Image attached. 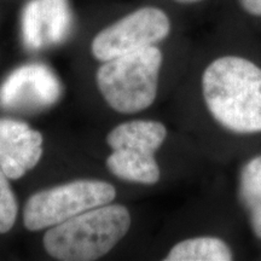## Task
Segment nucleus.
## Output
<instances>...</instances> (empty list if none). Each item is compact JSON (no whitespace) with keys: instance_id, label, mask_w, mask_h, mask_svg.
Listing matches in <instances>:
<instances>
[{"instance_id":"obj_13","label":"nucleus","mask_w":261,"mask_h":261,"mask_svg":"<svg viewBox=\"0 0 261 261\" xmlns=\"http://www.w3.org/2000/svg\"><path fill=\"white\" fill-rule=\"evenodd\" d=\"M233 4L248 18L261 21V0H233Z\"/></svg>"},{"instance_id":"obj_10","label":"nucleus","mask_w":261,"mask_h":261,"mask_svg":"<svg viewBox=\"0 0 261 261\" xmlns=\"http://www.w3.org/2000/svg\"><path fill=\"white\" fill-rule=\"evenodd\" d=\"M237 194L253 234L261 241V154L247 160L241 167Z\"/></svg>"},{"instance_id":"obj_7","label":"nucleus","mask_w":261,"mask_h":261,"mask_svg":"<svg viewBox=\"0 0 261 261\" xmlns=\"http://www.w3.org/2000/svg\"><path fill=\"white\" fill-rule=\"evenodd\" d=\"M61 84L50 68L29 64L9 75L0 87V108L14 112H38L57 102Z\"/></svg>"},{"instance_id":"obj_5","label":"nucleus","mask_w":261,"mask_h":261,"mask_svg":"<svg viewBox=\"0 0 261 261\" xmlns=\"http://www.w3.org/2000/svg\"><path fill=\"white\" fill-rule=\"evenodd\" d=\"M116 189L102 180H76L39 191L28 198L24 226L31 231L52 227L84 212L115 200Z\"/></svg>"},{"instance_id":"obj_1","label":"nucleus","mask_w":261,"mask_h":261,"mask_svg":"<svg viewBox=\"0 0 261 261\" xmlns=\"http://www.w3.org/2000/svg\"><path fill=\"white\" fill-rule=\"evenodd\" d=\"M201 93L207 113L237 136L261 135V65L240 54H221L204 67Z\"/></svg>"},{"instance_id":"obj_9","label":"nucleus","mask_w":261,"mask_h":261,"mask_svg":"<svg viewBox=\"0 0 261 261\" xmlns=\"http://www.w3.org/2000/svg\"><path fill=\"white\" fill-rule=\"evenodd\" d=\"M70 28L65 0H33L23 14V38L28 48L39 50L63 41Z\"/></svg>"},{"instance_id":"obj_2","label":"nucleus","mask_w":261,"mask_h":261,"mask_svg":"<svg viewBox=\"0 0 261 261\" xmlns=\"http://www.w3.org/2000/svg\"><path fill=\"white\" fill-rule=\"evenodd\" d=\"M130 224L132 218L125 205L104 204L48 228L44 247L57 260H97L116 247Z\"/></svg>"},{"instance_id":"obj_14","label":"nucleus","mask_w":261,"mask_h":261,"mask_svg":"<svg viewBox=\"0 0 261 261\" xmlns=\"http://www.w3.org/2000/svg\"><path fill=\"white\" fill-rule=\"evenodd\" d=\"M174 4L180 5L182 8H191V6H197L208 3L210 0H171Z\"/></svg>"},{"instance_id":"obj_11","label":"nucleus","mask_w":261,"mask_h":261,"mask_svg":"<svg viewBox=\"0 0 261 261\" xmlns=\"http://www.w3.org/2000/svg\"><path fill=\"white\" fill-rule=\"evenodd\" d=\"M234 253L226 241L217 236L189 237L175 243L165 261H231Z\"/></svg>"},{"instance_id":"obj_3","label":"nucleus","mask_w":261,"mask_h":261,"mask_svg":"<svg viewBox=\"0 0 261 261\" xmlns=\"http://www.w3.org/2000/svg\"><path fill=\"white\" fill-rule=\"evenodd\" d=\"M163 52L158 45L103 62L97 86L104 100L120 114H136L155 102Z\"/></svg>"},{"instance_id":"obj_6","label":"nucleus","mask_w":261,"mask_h":261,"mask_svg":"<svg viewBox=\"0 0 261 261\" xmlns=\"http://www.w3.org/2000/svg\"><path fill=\"white\" fill-rule=\"evenodd\" d=\"M173 32V19L159 6H143L102 29L91 50L96 60L107 62L129 52L159 45Z\"/></svg>"},{"instance_id":"obj_12","label":"nucleus","mask_w":261,"mask_h":261,"mask_svg":"<svg viewBox=\"0 0 261 261\" xmlns=\"http://www.w3.org/2000/svg\"><path fill=\"white\" fill-rule=\"evenodd\" d=\"M17 218V201L10 187L8 177L0 169V233L11 230Z\"/></svg>"},{"instance_id":"obj_4","label":"nucleus","mask_w":261,"mask_h":261,"mask_svg":"<svg viewBox=\"0 0 261 261\" xmlns=\"http://www.w3.org/2000/svg\"><path fill=\"white\" fill-rule=\"evenodd\" d=\"M167 138V127L155 120H133L117 125L107 136L113 152L107 167L122 180L154 185L161 179L155 154Z\"/></svg>"},{"instance_id":"obj_8","label":"nucleus","mask_w":261,"mask_h":261,"mask_svg":"<svg viewBox=\"0 0 261 261\" xmlns=\"http://www.w3.org/2000/svg\"><path fill=\"white\" fill-rule=\"evenodd\" d=\"M42 136L27 123L0 119V169L9 179L22 178L38 165Z\"/></svg>"}]
</instances>
